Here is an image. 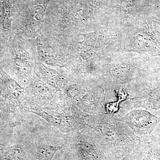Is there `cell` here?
Masks as SVG:
<instances>
[{
  "mask_svg": "<svg viewBox=\"0 0 160 160\" xmlns=\"http://www.w3.org/2000/svg\"><path fill=\"white\" fill-rule=\"evenodd\" d=\"M61 149L60 147L48 146H43L38 152V157L39 160H51L55 153Z\"/></svg>",
  "mask_w": 160,
  "mask_h": 160,
  "instance_id": "cell-1",
  "label": "cell"
},
{
  "mask_svg": "<svg viewBox=\"0 0 160 160\" xmlns=\"http://www.w3.org/2000/svg\"><path fill=\"white\" fill-rule=\"evenodd\" d=\"M34 113H38L39 114L40 116L42 117L43 118H45V119L49 122L52 123L53 125L57 127L61 128L63 126V122H65L64 121H63L62 118H61L60 115L57 114L55 115H50L46 113L45 112H35Z\"/></svg>",
  "mask_w": 160,
  "mask_h": 160,
  "instance_id": "cell-2",
  "label": "cell"
},
{
  "mask_svg": "<svg viewBox=\"0 0 160 160\" xmlns=\"http://www.w3.org/2000/svg\"><path fill=\"white\" fill-rule=\"evenodd\" d=\"M35 91L40 97L49 98L51 96V92L49 88L42 84H38L35 87Z\"/></svg>",
  "mask_w": 160,
  "mask_h": 160,
  "instance_id": "cell-3",
  "label": "cell"
},
{
  "mask_svg": "<svg viewBox=\"0 0 160 160\" xmlns=\"http://www.w3.org/2000/svg\"><path fill=\"white\" fill-rule=\"evenodd\" d=\"M119 103V101H118L117 102L107 104L106 105V109H107V111L110 113H114L117 111Z\"/></svg>",
  "mask_w": 160,
  "mask_h": 160,
  "instance_id": "cell-4",
  "label": "cell"
}]
</instances>
